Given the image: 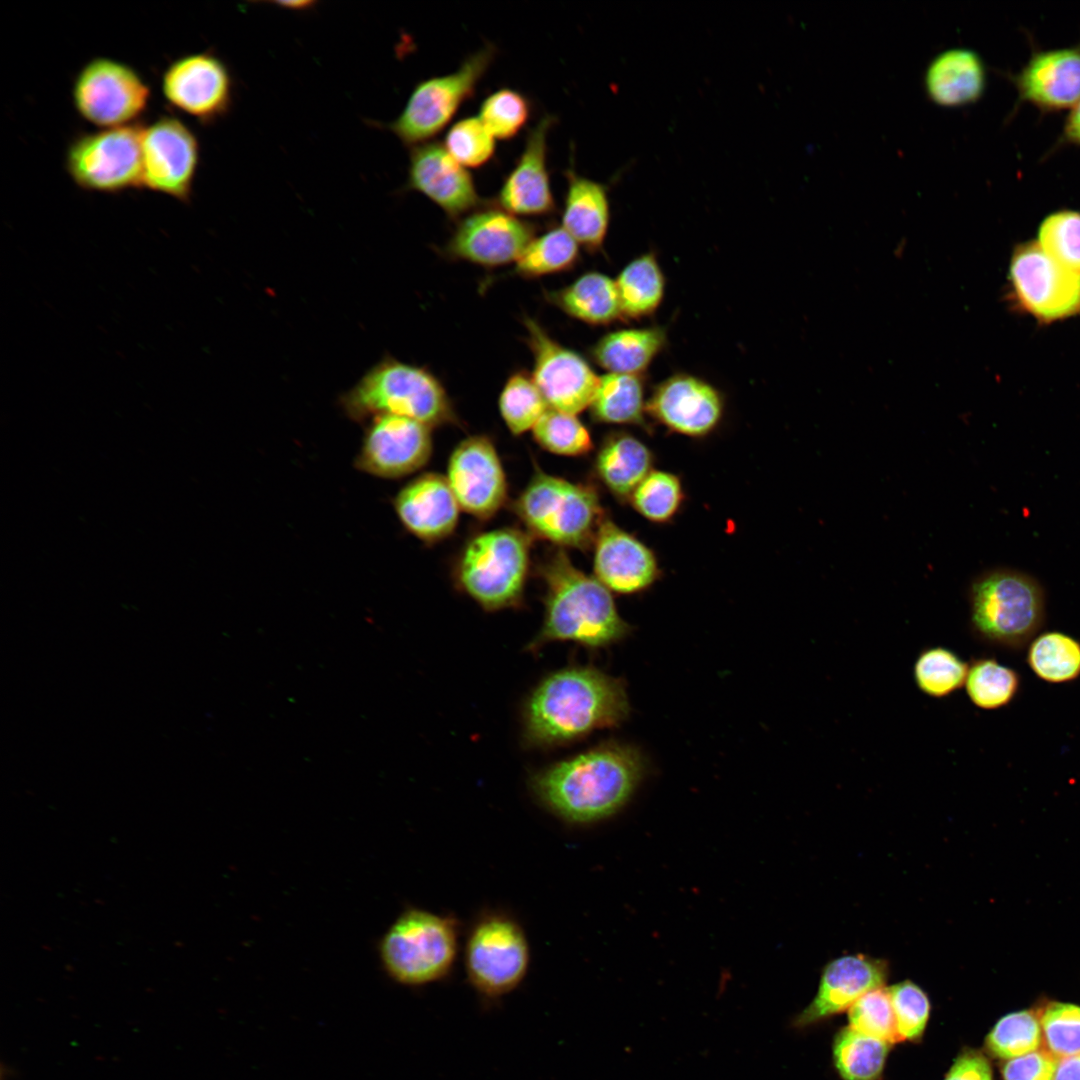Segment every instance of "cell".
<instances>
[{"label": "cell", "mask_w": 1080, "mask_h": 1080, "mask_svg": "<svg viewBox=\"0 0 1080 1080\" xmlns=\"http://www.w3.org/2000/svg\"><path fill=\"white\" fill-rule=\"evenodd\" d=\"M148 85L130 65L95 57L75 77L72 100L79 115L100 127L133 124L147 108Z\"/></svg>", "instance_id": "obj_11"}, {"label": "cell", "mask_w": 1080, "mask_h": 1080, "mask_svg": "<svg viewBox=\"0 0 1080 1080\" xmlns=\"http://www.w3.org/2000/svg\"><path fill=\"white\" fill-rule=\"evenodd\" d=\"M1027 662L1044 681H1072L1080 675V642L1061 632L1042 633L1031 642Z\"/></svg>", "instance_id": "obj_36"}, {"label": "cell", "mask_w": 1080, "mask_h": 1080, "mask_svg": "<svg viewBox=\"0 0 1080 1080\" xmlns=\"http://www.w3.org/2000/svg\"><path fill=\"white\" fill-rule=\"evenodd\" d=\"M971 626L986 643L1019 649L1041 628L1045 600L1030 576L1000 570L978 579L971 589Z\"/></svg>", "instance_id": "obj_8"}, {"label": "cell", "mask_w": 1080, "mask_h": 1080, "mask_svg": "<svg viewBox=\"0 0 1080 1080\" xmlns=\"http://www.w3.org/2000/svg\"><path fill=\"white\" fill-rule=\"evenodd\" d=\"M888 992L901 1039H920L930 1012V1002L925 992L909 980L890 986Z\"/></svg>", "instance_id": "obj_48"}, {"label": "cell", "mask_w": 1080, "mask_h": 1080, "mask_svg": "<svg viewBox=\"0 0 1080 1080\" xmlns=\"http://www.w3.org/2000/svg\"><path fill=\"white\" fill-rule=\"evenodd\" d=\"M431 428L412 418L379 415L369 420L354 467L386 479L422 468L432 452Z\"/></svg>", "instance_id": "obj_17"}, {"label": "cell", "mask_w": 1080, "mask_h": 1080, "mask_svg": "<svg viewBox=\"0 0 1080 1080\" xmlns=\"http://www.w3.org/2000/svg\"><path fill=\"white\" fill-rule=\"evenodd\" d=\"M457 923L424 909H405L377 944L381 966L393 981L420 986L444 977L458 947Z\"/></svg>", "instance_id": "obj_7"}, {"label": "cell", "mask_w": 1080, "mask_h": 1080, "mask_svg": "<svg viewBox=\"0 0 1080 1080\" xmlns=\"http://www.w3.org/2000/svg\"><path fill=\"white\" fill-rule=\"evenodd\" d=\"M531 536L515 528L479 533L456 564L457 588L488 612L519 608L530 564Z\"/></svg>", "instance_id": "obj_5"}, {"label": "cell", "mask_w": 1080, "mask_h": 1080, "mask_svg": "<svg viewBox=\"0 0 1080 1080\" xmlns=\"http://www.w3.org/2000/svg\"><path fill=\"white\" fill-rule=\"evenodd\" d=\"M1010 281L1018 304L1038 320L1049 322L1080 312V273L1059 264L1036 242L1016 249Z\"/></svg>", "instance_id": "obj_13"}, {"label": "cell", "mask_w": 1080, "mask_h": 1080, "mask_svg": "<svg viewBox=\"0 0 1080 1080\" xmlns=\"http://www.w3.org/2000/svg\"><path fill=\"white\" fill-rule=\"evenodd\" d=\"M944 1080H992V1068L981 1052L965 1049L955 1059Z\"/></svg>", "instance_id": "obj_50"}, {"label": "cell", "mask_w": 1080, "mask_h": 1080, "mask_svg": "<svg viewBox=\"0 0 1080 1080\" xmlns=\"http://www.w3.org/2000/svg\"><path fill=\"white\" fill-rule=\"evenodd\" d=\"M465 965L471 984L482 994L499 996L513 990L529 965L523 929L501 914L481 919L468 937Z\"/></svg>", "instance_id": "obj_12"}, {"label": "cell", "mask_w": 1080, "mask_h": 1080, "mask_svg": "<svg viewBox=\"0 0 1080 1080\" xmlns=\"http://www.w3.org/2000/svg\"><path fill=\"white\" fill-rule=\"evenodd\" d=\"M444 147L465 168H479L495 154L494 136L479 117L470 116L455 122L447 131Z\"/></svg>", "instance_id": "obj_45"}, {"label": "cell", "mask_w": 1080, "mask_h": 1080, "mask_svg": "<svg viewBox=\"0 0 1080 1080\" xmlns=\"http://www.w3.org/2000/svg\"><path fill=\"white\" fill-rule=\"evenodd\" d=\"M593 566L595 578L620 594L640 592L659 575L654 553L607 518L594 542Z\"/></svg>", "instance_id": "obj_24"}, {"label": "cell", "mask_w": 1080, "mask_h": 1080, "mask_svg": "<svg viewBox=\"0 0 1080 1080\" xmlns=\"http://www.w3.org/2000/svg\"><path fill=\"white\" fill-rule=\"evenodd\" d=\"M723 410V398L714 386L683 373L661 382L646 402V412L659 423L691 437L705 436L713 431Z\"/></svg>", "instance_id": "obj_21"}, {"label": "cell", "mask_w": 1080, "mask_h": 1080, "mask_svg": "<svg viewBox=\"0 0 1080 1080\" xmlns=\"http://www.w3.org/2000/svg\"><path fill=\"white\" fill-rule=\"evenodd\" d=\"M524 326L534 359L531 376L549 407L572 415L589 407L599 377L588 362L554 340L534 319L525 317Z\"/></svg>", "instance_id": "obj_14"}, {"label": "cell", "mask_w": 1080, "mask_h": 1080, "mask_svg": "<svg viewBox=\"0 0 1080 1080\" xmlns=\"http://www.w3.org/2000/svg\"><path fill=\"white\" fill-rule=\"evenodd\" d=\"M534 237V225L495 203L459 219L445 251L453 259L497 267L516 262Z\"/></svg>", "instance_id": "obj_16"}, {"label": "cell", "mask_w": 1080, "mask_h": 1080, "mask_svg": "<svg viewBox=\"0 0 1080 1080\" xmlns=\"http://www.w3.org/2000/svg\"><path fill=\"white\" fill-rule=\"evenodd\" d=\"M684 499L680 479L665 471H651L630 497L634 509L646 519L663 523L674 517Z\"/></svg>", "instance_id": "obj_42"}, {"label": "cell", "mask_w": 1080, "mask_h": 1080, "mask_svg": "<svg viewBox=\"0 0 1080 1080\" xmlns=\"http://www.w3.org/2000/svg\"><path fill=\"white\" fill-rule=\"evenodd\" d=\"M653 457L636 437L624 433L607 436L595 459V470L606 488L619 500L627 501L652 471Z\"/></svg>", "instance_id": "obj_29"}, {"label": "cell", "mask_w": 1080, "mask_h": 1080, "mask_svg": "<svg viewBox=\"0 0 1080 1080\" xmlns=\"http://www.w3.org/2000/svg\"><path fill=\"white\" fill-rule=\"evenodd\" d=\"M530 536L558 546L588 549L605 514L591 487L537 470L513 504Z\"/></svg>", "instance_id": "obj_6"}, {"label": "cell", "mask_w": 1080, "mask_h": 1080, "mask_svg": "<svg viewBox=\"0 0 1080 1080\" xmlns=\"http://www.w3.org/2000/svg\"><path fill=\"white\" fill-rule=\"evenodd\" d=\"M447 481L465 512L479 518L492 517L507 498L505 473L491 440L471 436L452 452Z\"/></svg>", "instance_id": "obj_19"}, {"label": "cell", "mask_w": 1080, "mask_h": 1080, "mask_svg": "<svg viewBox=\"0 0 1080 1080\" xmlns=\"http://www.w3.org/2000/svg\"><path fill=\"white\" fill-rule=\"evenodd\" d=\"M593 419L606 424L643 425L646 403L641 375L607 373L589 406Z\"/></svg>", "instance_id": "obj_33"}, {"label": "cell", "mask_w": 1080, "mask_h": 1080, "mask_svg": "<svg viewBox=\"0 0 1080 1080\" xmlns=\"http://www.w3.org/2000/svg\"><path fill=\"white\" fill-rule=\"evenodd\" d=\"M1019 684L1016 671L1001 665L993 658H980L969 665L964 685L975 706L993 710L1010 703Z\"/></svg>", "instance_id": "obj_38"}, {"label": "cell", "mask_w": 1080, "mask_h": 1080, "mask_svg": "<svg viewBox=\"0 0 1080 1080\" xmlns=\"http://www.w3.org/2000/svg\"><path fill=\"white\" fill-rule=\"evenodd\" d=\"M1053 1080H1080V1053L1059 1059Z\"/></svg>", "instance_id": "obj_51"}, {"label": "cell", "mask_w": 1080, "mask_h": 1080, "mask_svg": "<svg viewBox=\"0 0 1080 1080\" xmlns=\"http://www.w3.org/2000/svg\"><path fill=\"white\" fill-rule=\"evenodd\" d=\"M623 318L639 319L651 315L661 304L665 278L657 258L643 254L629 262L616 280Z\"/></svg>", "instance_id": "obj_32"}, {"label": "cell", "mask_w": 1080, "mask_h": 1080, "mask_svg": "<svg viewBox=\"0 0 1080 1080\" xmlns=\"http://www.w3.org/2000/svg\"><path fill=\"white\" fill-rule=\"evenodd\" d=\"M580 257L579 244L561 226L534 237L515 262V272L536 278L572 269Z\"/></svg>", "instance_id": "obj_35"}, {"label": "cell", "mask_w": 1080, "mask_h": 1080, "mask_svg": "<svg viewBox=\"0 0 1080 1080\" xmlns=\"http://www.w3.org/2000/svg\"><path fill=\"white\" fill-rule=\"evenodd\" d=\"M548 409L532 376L518 371L508 378L499 397V410L512 434L532 430Z\"/></svg>", "instance_id": "obj_39"}, {"label": "cell", "mask_w": 1080, "mask_h": 1080, "mask_svg": "<svg viewBox=\"0 0 1080 1080\" xmlns=\"http://www.w3.org/2000/svg\"><path fill=\"white\" fill-rule=\"evenodd\" d=\"M545 450L563 456H581L593 448L588 429L572 414L549 408L532 429Z\"/></svg>", "instance_id": "obj_41"}, {"label": "cell", "mask_w": 1080, "mask_h": 1080, "mask_svg": "<svg viewBox=\"0 0 1080 1080\" xmlns=\"http://www.w3.org/2000/svg\"><path fill=\"white\" fill-rule=\"evenodd\" d=\"M888 963L864 954L838 957L823 969L818 991L812 1002L796 1017L795 1025L804 1027L849 1009L868 991L883 987Z\"/></svg>", "instance_id": "obj_23"}, {"label": "cell", "mask_w": 1080, "mask_h": 1080, "mask_svg": "<svg viewBox=\"0 0 1080 1080\" xmlns=\"http://www.w3.org/2000/svg\"><path fill=\"white\" fill-rule=\"evenodd\" d=\"M1037 243L1059 264L1080 273V213L1065 210L1049 215L1040 226Z\"/></svg>", "instance_id": "obj_44"}, {"label": "cell", "mask_w": 1080, "mask_h": 1080, "mask_svg": "<svg viewBox=\"0 0 1080 1080\" xmlns=\"http://www.w3.org/2000/svg\"><path fill=\"white\" fill-rule=\"evenodd\" d=\"M406 189L423 194L452 220L461 219L482 204L467 168L438 142L412 147Z\"/></svg>", "instance_id": "obj_20"}, {"label": "cell", "mask_w": 1080, "mask_h": 1080, "mask_svg": "<svg viewBox=\"0 0 1080 1080\" xmlns=\"http://www.w3.org/2000/svg\"><path fill=\"white\" fill-rule=\"evenodd\" d=\"M344 414L365 423L379 415L412 418L430 428L459 424L450 398L428 369L385 357L339 398Z\"/></svg>", "instance_id": "obj_4"}, {"label": "cell", "mask_w": 1080, "mask_h": 1080, "mask_svg": "<svg viewBox=\"0 0 1080 1080\" xmlns=\"http://www.w3.org/2000/svg\"><path fill=\"white\" fill-rule=\"evenodd\" d=\"M565 176L562 227L587 250H599L610 223L608 186L578 174L573 167L565 171Z\"/></svg>", "instance_id": "obj_27"}, {"label": "cell", "mask_w": 1080, "mask_h": 1080, "mask_svg": "<svg viewBox=\"0 0 1080 1080\" xmlns=\"http://www.w3.org/2000/svg\"><path fill=\"white\" fill-rule=\"evenodd\" d=\"M496 53L491 43L468 55L453 72L420 81L387 128L407 146L429 142L473 96Z\"/></svg>", "instance_id": "obj_9"}, {"label": "cell", "mask_w": 1080, "mask_h": 1080, "mask_svg": "<svg viewBox=\"0 0 1080 1080\" xmlns=\"http://www.w3.org/2000/svg\"><path fill=\"white\" fill-rule=\"evenodd\" d=\"M547 298L567 315L591 325L622 319L616 282L600 272H587L571 284L549 292Z\"/></svg>", "instance_id": "obj_30"}, {"label": "cell", "mask_w": 1080, "mask_h": 1080, "mask_svg": "<svg viewBox=\"0 0 1080 1080\" xmlns=\"http://www.w3.org/2000/svg\"><path fill=\"white\" fill-rule=\"evenodd\" d=\"M1042 1041L1038 1015L1021 1010L1005 1015L995 1024L985 1047L993 1057L1007 1061L1038 1050Z\"/></svg>", "instance_id": "obj_40"}, {"label": "cell", "mask_w": 1080, "mask_h": 1080, "mask_svg": "<svg viewBox=\"0 0 1080 1080\" xmlns=\"http://www.w3.org/2000/svg\"><path fill=\"white\" fill-rule=\"evenodd\" d=\"M143 187L189 202L199 143L182 121L161 116L142 131Z\"/></svg>", "instance_id": "obj_15"}, {"label": "cell", "mask_w": 1080, "mask_h": 1080, "mask_svg": "<svg viewBox=\"0 0 1080 1080\" xmlns=\"http://www.w3.org/2000/svg\"><path fill=\"white\" fill-rule=\"evenodd\" d=\"M393 506L402 525L426 543L449 536L460 510L447 478L437 473H425L407 483Z\"/></svg>", "instance_id": "obj_25"}, {"label": "cell", "mask_w": 1080, "mask_h": 1080, "mask_svg": "<svg viewBox=\"0 0 1080 1080\" xmlns=\"http://www.w3.org/2000/svg\"><path fill=\"white\" fill-rule=\"evenodd\" d=\"M985 87V69L979 55L965 48L938 54L925 74V88L938 105L954 107L976 101Z\"/></svg>", "instance_id": "obj_28"}, {"label": "cell", "mask_w": 1080, "mask_h": 1080, "mask_svg": "<svg viewBox=\"0 0 1080 1080\" xmlns=\"http://www.w3.org/2000/svg\"><path fill=\"white\" fill-rule=\"evenodd\" d=\"M1020 95L1040 107L1061 109L1080 100V47L1034 54L1016 78Z\"/></svg>", "instance_id": "obj_26"}, {"label": "cell", "mask_w": 1080, "mask_h": 1080, "mask_svg": "<svg viewBox=\"0 0 1080 1080\" xmlns=\"http://www.w3.org/2000/svg\"><path fill=\"white\" fill-rule=\"evenodd\" d=\"M1059 1059L1046 1049L1007 1060L1002 1068L1004 1080H1053Z\"/></svg>", "instance_id": "obj_49"}, {"label": "cell", "mask_w": 1080, "mask_h": 1080, "mask_svg": "<svg viewBox=\"0 0 1080 1080\" xmlns=\"http://www.w3.org/2000/svg\"><path fill=\"white\" fill-rule=\"evenodd\" d=\"M1065 136L1069 141L1080 144V100L1067 118Z\"/></svg>", "instance_id": "obj_52"}, {"label": "cell", "mask_w": 1080, "mask_h": 1080, "mask_svg": "<svg viewBox=\"0 0 1080 1080\" xmlns=\"http://www.w3.org/2000/svg\"><path fill=\"white\" fill-rule=\"evenodd\" d=\"M891 1045L850 1026L842 1028L833 1044L835 1066L843 1080H877Z\"/></svg>", "instance_id": "obj_34"}, {"label": "cell", "mask_w": 1080, "mask_h": 1080, "mask_svg": "<svg viewBox=\"0 0 1080 1080\" xmlns=\"http://www.w3.org/2000/svg\"><path fill=\"white\" fill-rule=\"evenodd\" d=\"M629 713L623 682L591 665L570 664L547 674L522 707V743L531 749L572 744L619 725Z\"/></svg>", "instance_id": "obj_1"}, {"label": "cell", "mask_w": 1080, "mask_h": 1080, "mask_svg": "<svg viewBox=\"0 0 1080 1080\" xmlns=\"http://www.w3.org/2000/svg\"><path fill=\"white\" fill-rule=\"evenodd\" d=\"M644 768L636 749L609 741L534 772L529 788L535 799L561 820L591 824L626 805Z\"/></svg>", "instance_id": "obj_2"}, {"label": "cell", "mask_w": 1080, "mask_h": 1080, "mask_svg": "<svg viewBox=\"0 0 1080 1080\" xmlns=\"http://www.w3.org/2000/svg\"><path fill=\"white\" fill-rule=\"evenodd\" d=\"M666 343L661 327L621 329L607 333L592 347V358L609 373L640 375Z\"/></svg>", "instance_id": "obj_31"}, {"label": "cell", "mask_w": 1080, "mask_h": 1080, "mask_svg": "<svg viewBox=\"0 0 1080 1080\" xmlns=\"http://www.w3.org/2000/svg\"><path fill=\"white\" fill-rule=\"evenodd\" d=\"M539 576L545 584L544 617L525 646L527 652L535 655L554 642L605 648L628 634L630 628L618 614L610 590L577 569L563 550L541 564Z\"/></svg>", "instance_id": "obj_3"}, {"label": "cell", "mask_w": 1080, "mask_h": 1080, "mask_svg": "<svg viewBox=\"0 0 1080 1080\" xmlns=\"http://www.w3.org/2000/svg\"><path fill=\"white\" fill-rule=\"evenodd\" d=\"M1046 1050L1058 1059L1080 1053V1006L1051 1002L1038 1016Z\"/></svg>", "instance_id": "obj_47"}, {"label": "cell", "mask_w": 1080, "mask_h": 1080, "mask_svg": "<svg viewBox=\"0 0 1080 1080\" xmlns=\"http://www.w3.org/2000/svg\"><path fill=\"white\" fill-rule=\"evenodd\" d=\"M849 1026L861 1033L890 1044L902 1041L897 1027L888 988L872 989L848 1009Z\"/></svg>", "instance_id": "obj_46"}, {"label": "cell", "mask_w": 1080, "mask_h": 1080, "mask_svg": "<svg viewBox=\"0 0 1080 1080\" xmlns=\"http://www.w3.org/2000/svg\"><path fill=\"white\" fill-rule=\"evenodd\" d=\"M143 127L133 123L75 137L65 154V167L74 183L101 193L143 188Z\"/></svg>", "instance_id": "obj_10"}, {"label": "cell", "mask_w": 1080, "mask_h": 1080, "mask_svg": "<svg viewBox=\"0 0 1080 1080\" xmlns=\"http://www.w3.org/2000/svg\"><path fill=\"white\" fill-rule=\"evenodd\" d=\"M969 665L951 649L935 646L920 652L913 675L917 687L934 698L947 697L965 684Z\"/></svg>", "instance_id": "obj_37"}, {"label": "cell", "mask_w": 1080, "mask_h": 1080, "mask_svg": "<svg viewBox=\"0 0 1080 1080\" xmlns=\"http://www.w3.org/2000/svg\"><path fill=\"white\" fill-rule=\"evenodd\" d=\"M555 121L544 114L529 130L519 159L499 189L496 204L512 215L546 216L556 209L547 165L548 133Z\"/></svg>", "instance_id": "obj_22"}, {"label": "cell", "mask_w": 1080, "mask_h": 1080, "mask_svg": "<svg viewBox=\"0 0 1080 1080\" xmlns=\"http://www.w3.org/2000/svg\"><path fill=\"white\" fill-rule=\"evenodd\" d=\"M232 88L226 64L208 51L176 59L161 80L167 102L203 123L214 122L230 110Z\"/></svg>", "instance_id": "obj_18"}, {"label": "cell", "mask_w": 1080, "mask_h": 1080, "mask_svg": "<svg viewBox=\"0 0 1080 1080\" xmlns=\"http://www.w3.org/2000/svg\"><path fill=\"white\" fill-rule=\"evenodd\" d=\"M531 113L528 98L511 88H500L481 103L478 117L496 139L515 137L527 124Z\"/></svg>", "instance_id": "obj_43"}]
</instances>
